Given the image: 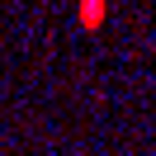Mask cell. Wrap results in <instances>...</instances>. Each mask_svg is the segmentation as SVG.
<instances>
[{"instance_id": "obj_1", "label": "cell", "mask_w": 156, "mask_h": 156, "mask_svg": "<svg viewBox=\"0 0 156 156\" xmlns=\"http://www.w3.org/2000/svg\"><path fill=\"white\" fill-rule=\"evenodd\" d=\"M80 14H85V29H95L99 14H104V0H85V5H80Z\"/></svg>"}]
</instances>
